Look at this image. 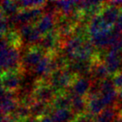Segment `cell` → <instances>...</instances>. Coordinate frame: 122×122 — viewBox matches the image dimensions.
I'll return each instance as SVG.
<instances>
[{"mask_svg": "<svg viewBox=\"0 0 122 122\" xmlns=\"http://www.w3.org/2000/svg\"><path fill=\"white\" fill-rule=\"evenodd\" d=\"M104 3H105V5H104V8L102 9L100 15L101 16L102 19L107 26L114 27L119 19V16L121 12V9L117 6L110 5L106 2Z\"/></svg>", "mask_w": 122, "mask_h": 122, "instance_id": "ba28073f", "label": "cell"}, {"mask_svg": "<svg viewBox=\"0 0 122 122\" xmlns=\"http://www.w3.org/2000/svg\"><path fill=\"white\" fill-rule=\"evenodd\" d=\"M38 122H53V120L51 119V117L45 115V116H43L41 118L38 119Z\"/></svg>", "mask_w": 122, "mask_h": 122, "instance_id": "7402d4cb", "label": "cell"}, {"mask_svg": "<svg viewBox=\"0 0 122 122\" xmlns=\"http://www.w3.org/2000/svg\"><path fill=\"white\" fill-rule=\"evenodd\" d=\"M1 68L2 72L22 71L20 48L9 45L3 39L1 40Z\"/></svg>", "mask_w": 122, "mask_h": 122, "instance_id": "6da1fadb", "label": "cell"}, {"mask_svg": "<svg viewBox=\"0 0 122 122\" xmlns=\"http://www.w3.org/2000/svg\"><path fill=\"white\" fill-rule=\"evenodd\" d=\"M112 122H122V110H120L114 118Z\"/></svg>", "mask_w": 122, "mask_h": 122, "instance_id": "44dd1931", "label": "cell"}, {"mask_svg": "<svg viewBox=\"0 0 122 122\" xmlns=\"http://www.w3.org/2000/svg\"><path fill=\"white\" fill-rule=\"evenodd\" d=\"M10 115H12L18 122H20L24 120L29 118L31 116L30 115V110H29V106H26L24 105H21L19 104L18 107L16 108V110L13 112L12 114H10Z\"/></svg>", "mask_w": 122, "mask_h": 122, "instance_id": "2e32d148", "label": "cell"}, {"mask_svg": "<svg viewBox=\"0 0 122 122\" xmlns=\"http://www.w3.org/2000/svg\"><path fill=\"white\" fill-rule=\"evenodd\" d=\"M86 100L88 112L95 116H97L105 109V107L106 105L100 97V94L96 95H91V96H86Z\"/></svg>", "mask_w": 122, "mask_h": 122, "instance_id": "30bf717a", "label": "cell"}, {"mask_svg": "<svg viewBox=\"0 0 122 122\" xmlns=\"http://www.w3.org/2000/svg\"><path fill=\"white\" fill-rule=\"evenodd\" d=\"M22 71H5L2 72L1 75V82L2 89L7 91L16 92L19 90L20 84L22 82Z\"/></svg>", "mask_w": 122, "mask_h": 122, "instance_id": "5b68a950", "label": "cell"}, {"mask_svg": "<svg viewBox=\"0 0 122 122\" xmlns=\"http://www.w3.org/2000/svg\"><path fill=\"white\" fill-rule=\"evenodd\" d=\"M96 116L89 112L75 115L71 122H95Z\"/></svg>", "mask_w": 122, "mask_h": 122, "instance_id": "e0dca14e", "label": "cell"}, {"mask_svg": "<svg viewBox=\"0 0 122 122\" xmlns=\"http://www.w3.org/2000/svg\"><path fill=\"white\" fill-rule=\"evenodd\" d=\"M56 92L49 84L47 79L39 78L34 84L32 96L35 101L51 103L56 95Z\"/></svg>", "mask_w": 122, "mask_h": 122, "instance_id": "3957f363", "label": "cell"}, {"mask_svg": "<svg viewBox=\"0 0 122 122\" xmlns=\"http://www.w3.org/2000/svg\"><path fill=\"white\" fill-rule=\"evenodd\" d=\"M114 28L120 33H122V9H121V12L120 14V16H119L118 20H117L116 24H115Z\"/></svg>", "mask_w": 122, "mask_h": 122, "instance_id": "d6986e66", "label": "cell"}, {"mask_svg": "<svg viewBox=\"0 0 122 122\" xmlns=\"http://www.w3.org/2000/svg\"><path fill=\"white\" fill-rule=\"evenodd\" d=\"M118 110L119 105L116 103L112 106L107 107L101 113L97 115L95 122H112L116 114L120 111Z\"/></svg>", "mask_w": 122, "mask_h": 122, "instance_id": "5bb4252c", "label": "cell"}, {"mask_svg": "<svg viewBox=\"0 0 122 122\" xmlns=\"http://www.w3.org/2000/svg\"><path fill=\"white\" fill-rule=\"evenodd\" d=\"M75 116V113L70 109L54 110L50 115L53 122H71Z\"/></svg>", "mask_w": 122, "mask_h": 122, "instance_id": "7c38bea8", "label": "cell"}, {"mask_svg": "<svg viewBox=\"0 0 122 122\" xmlns=\"http://www.w3.org/2000/svg\"><path fill=\"white\" fill-rule=\"evenodd\" d=\"M111 80L117 92L122 91V71H120L112 75Z\"/></svg>", "mask_w": 122, "mask_h": 122, "instance_id": "ac0fdd59", "label": "cell"}, {"mask_svg": "<svg viewBox=\"0 0 122 122\" xmlns=\"http://www.w3.org/2000/svg\"><path fill=\"white\" fill-rule=\"evenodd\" d=\"M35 27L42 35L53 31L55 27V15L47 13L44 14L35 24Z\"/></svg>", "mask_w": 122, "mask_h": 122, "instance_id": "9c48e42d", "label": "cell"}, {"mask_svg": "<svg viewBox=\"0 0 122 122\" xmlns=\"http://www.w3.org/2000/svg\"><path fill=\"white\" fill-rule=\"evenodd\" d=\"M45 53L40 49L38 44L28 46L24 55L21 57V68L22 71H32L34 67L39 64Z\"/></svg>", "mask_w": 122, "mask_h": 122, "instance_id": "277c9868", "label": "cell"}, {"mask_svg": "<svg viewBox=\"0 0 122 122\" xmlns=\"http://www.w3.org/2000/svg\"><path fill=\"white\" fill-rule=\"evenodd\" d=\"M20 122H38V120H37V119H34V118H33V117L30 116L29 118L22 120V121H20Z\"/></svg>", "mask_w": 122, "mask_h": 122, "instance_id": "603a6c76", "label": "cell"}, {"mask_svg": "<svg viewBox=\"0 0 122 122\" xmlns=\"http://www.w3.org/2000/svg\"><path fill=\"white\" fill-rule=\"evenodd\" d=\"M71 99L72 96L67 91L57 93L50 104L54 110L71 109Z\"/></svg>", "mask_w": 122, "mask_h": 122, "instance_id": "8fae6325", "label": "cell"}, {"mask_svg": "<svg viewBox=\"0 0 122 122\" xmlns=\"http://www.w3.org/2000/svg\"><path fill=\"white\" fill-rule=\"evenodd\" d=\"M20 10L17 2L12 1H1V13L6 17H11Z\"/></svg>", "mask_w": 122, "mask_h": 122, "instance_id": "9a60e30c", "label": "cell"}, {"mask_svg": "<svg viewBox=\"0 0 122 122\" xmlns=\"http://www.w3.org/2000/svg\"><path fill=\"white\" fill-rule=\"evenodd\" d=\"M70 110L75 113V115L85 113L87 110V100L86 97L79 96V95H72L71 99V109Z\"/></svg>", "mask_w": 122, "mask_h": 122, "instance_id": "4fadbf2b", "label": "cell"}, {"mask_svg": "<svg viewBox=\"0 0 122 122\" xmlns=\"http://www.w3.org/2000/svg\"><path fill=\"white\" fill-rule=\"evenodd\" d=\"M19 104L16 92L7 91L2 89V97H1L2 115H8L12 114L16 110Z\"/></svg>", "mask_w": 122, "mask_h": 122, "instance_id": "52a82bcc", "label": "cell"}, {"mask_svg": "<svg viewBox=\"0 0 122 122\" xmlns=\"http://www.w3.org/2000/svg\"><path fill=\"white\" fill-rule=\"evenodd\" d=\"M92 85V81L89 77L85 76H77L71 86L69 87L66 91L70 95H79V96L86 97L89 90Z\"/></svg>", "mask_w": 122, "mask_h": 122, "instance_id": "8992f818", "label": "cell"}, {"mask_svg": "<svg viewBox=\"0 0 122 122\" xmlns=\"http://www.w3.org/2000/svg\"><path fill=\"white\" fill-rule=\"evenodd\" d=\"M77 75L72 73L68 69L56 70L47 78L48 82L56 93L66 91L69 87L71 86L72 83Z\"/></svg>", "mask_w": 122, "mask_h": 122, "instance_id": "7a4b0ae2", "label": "cell"}, {"mask_svg": "<svg viewBox=\"0 0 122 122\" xmlns=\"http://www.w3.org/2000/svg\"><path fill=\"white\" fill-rule=\"evenodd\" d=\"M1 122H18V121L12 116V115H2Z\"/></svg>", "mask_w": 122, "mask_h": 122, "instance_id": "ffe728a7", "label": "cell"}]
</instances>
